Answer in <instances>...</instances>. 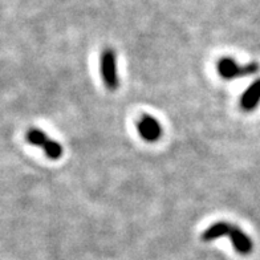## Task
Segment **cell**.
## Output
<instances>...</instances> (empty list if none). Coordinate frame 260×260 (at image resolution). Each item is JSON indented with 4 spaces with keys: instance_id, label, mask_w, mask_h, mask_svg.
I'll list each match as a JSON object with an SVG mask.
<instances>
[{
    "instance_id": "6",
    "label": "cell",
    "mask_w": 260,
    "mask_h": 260,
    "mask_svg": "<svg viewBox=\"0 0 260 260\" xmlns=\"http://www.w3.org/2000/svg\"><path fill=\"white\" fill-rule=\"evenodd\" d=\"M231 227H233L231 223L223 222V220L212 223L203 231L201 238H202L203 242H212V240L219 239V238H223V236H229Z\"/></svg>"
},
{
    "instance_id": "4",
    "label": "cell",
    "mask_w": 260,
    "mask_h": 260,
    "mask_svg": "<svg viewBox=\"0 0 260 260\" xmlns=\"http://www.w3.org/2000/svg\"><path fill=\"white\" fill-rule=\"evenodd\" d=\"M229 238L233 243L234 248L240 255H250L252 252L253 243L251 238L238 226H233L229 233Z\"/></svg>"
},
{
    "instance_id": "7",
    "label": "cell",
    "mask_w": 260,
    "mask_h": 260,
    "mask_svg": "<svg viewBox=\"0 0 260 260\" xmlns=\"http://www.w3.org/2000/svg\"><path fill=\"white\" fill-rule=\"evenodd\" d=\"M43 150H44L45 155L52 159V161H56V159H60L64 153V149H62L61 144L56 140H52V138H48V140L45 141L43 147H41Z\"/></svg>"
},
{
    "instance_id": "3",
    "label": "cell",
    "mask_w": 260,
    "mask_h": 260,
    "mask_svg": "<svg viewBox=\"0 0 260 260\" xmlns=\"http://www.w3.org/2000/svg\"><path fill=\"white\" fill-rule=\"evenodd\" d=\"M137 130L141 138L146 142H157L164 133L161 123L158 122L155 117L150 116V114H144L142 117H140L137 122Z\"/></svg>"
},
{
    "instance_id": "2",
    "label": "cell",
    "mask_w": 260,
    "mask_h": 260,
    "mask_svg": "<svg viewBox=\"0 0 260 260\" xmlns=\"http://www.w3.org/2000/svg\"><path fill=\"white\" fill-rule=\"evenodd\" d=\"M100 71L108 90L114 92L118 89L120 80L117 73V55L113 48H105L103 51L100 56Z\"/></svg>"
},
{
    "instance_id": "8",
    "label": "cell",
    "mask_w": 260,
    "mask_h": 260,
    "mask_svg": "<svg viewBox=\"0 0 260 260\" xmlns=\"http://www.w3.org/2000/svg\"><path fill=\"white\" fill-rule=\"evenodd\" d=\"M25 138L31 145L34 146H39L43 147L44 142L48 140V136L43 132L41 129H38V127H31V129L28 130L27 134H25Z\"/></svg>"
},
{
    "instance_id": "5",
    "label": "cell",
    "mask_w": 260,
    "mask_h": 260,
    "mask_svg": "<svg viewBox=\"0 0 260 260\" xmlns=\"http://www.w3.org/2000/svg\"><path fill=\"white\" fill-rule=\"evenodd\" d=\"M260 104V77L247 88L240 99V108L244 112H252Z\"/></svg>"
},
{
    "instance_id": "1",
    "label": "cell",
    "mask_w": 260,
    "mask_h": 260,
    "mask_svg": "<svg viewBox=\"0 0 260 260\" xmlns=\"http://www.w3.org/2000/svg\"><path fill=\"white\" fill-rule=\"evenodd\" d=\"M218 73L223 80H234L244 76H252L260 71V65L257 62H248L246 65H240L231 57H222L216 64Z\"/></svg>"
}]
</instances>
